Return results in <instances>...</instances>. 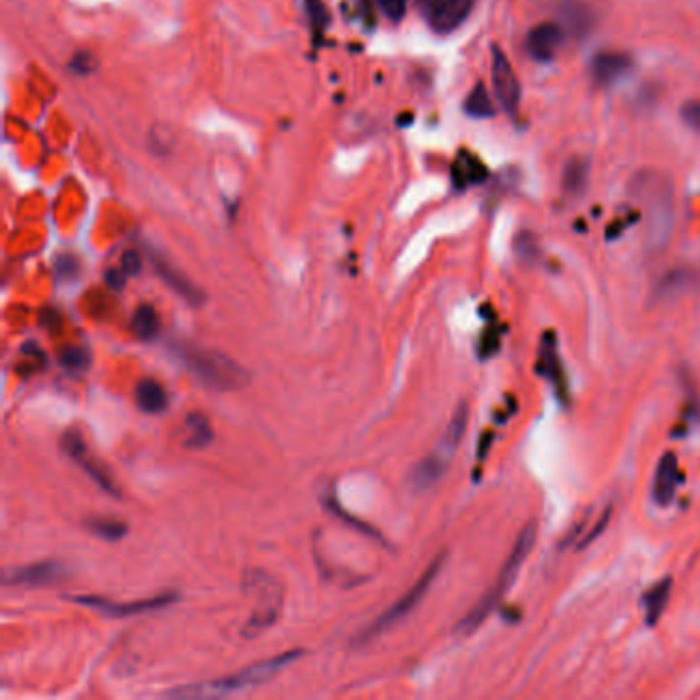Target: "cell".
Here are the masks:
<instances>
[{
	"label": "cell",
	"instance_id": "5bb4252c",
	"mask_svg": "<svg viewBox=\"0 0 700 700\" xmlns=\"http://www.w3.org/2000/svg\"><path fill=\"white\" fill-rule=\"evenodd\" d=\"M631 70L633 60L628 54L623 52H600L589 62V74H592L594 83L600 86L616 84L618 81H623Z\"/></svg>",
	"mask_w": 700,
	"mask_h": 700
},
{
	"label": "cell",
	"instance_id": "44dd1931",
	"mask_svg": "<svg viewBox=\"0 0 700 700\" xmlns=\"http://www.w3.org/2000/svg\"><path fill=\"white\" fill-rule=\"evenodd\" d=\"M587 181H589L587 159H584V156H573L563 169V181H561L563 190L567 192L571 198H577V195H581L587 190Z\"/></svg>",
	"mask_w": 700,
	"mask_h": 700
},
{
	"label": "cell",
	"instance_id": "83f0119b",
	"mask_svg": "<svg viewBox=\"0 0 700 700\" xmlns=\"http://www.w3.org/2000/svg\"><path fill=\"white\" fill-rule=\"evenodd\" d=\"M60 364L68 372H84L86 368L91 366V356L84 348H78V345H68L66 350H62L60 353Z\"/></svg>",
	"mask_w": 700,
	"mask_h": 700
},
{
	"label": "cell",
	"instance_id": "74e56055",
	"mask_svg": "<svg viewBox=\"0 0 700 700\" xmlns=\"http://www.w3.org/2000/svg\"><path fill=\"white\" fill-rule=\"evenodd\" d=\"M498 350H499V333L498 329H491V331H487L483 335L481 350H478V353H481V358H489L491 353H495Z\"/></svg>",
	"mask_w": 700,
	"mask_h": 700
},
{
	"label": "cell",
	"instance_id": "52a82bcc",
	"mask_svg": "<svg viewBox=\"0 0 700 700\" xmlns=\"http://www.w3.org/2000/svg\"><path fill=\"white\" fill-rule=\"evenodd\" d=\"M245 586L257 592V606L255 610L251 612L249 623L242 628V635L257 636L259 633H263L271 625H275V620H278L281 608V592L280 586L275 584L267 573L261 571H249L245 576Z\"/></svg>",
	"mask_w": 700,
	"mask_h": 700
},
{
	"label": "cell",
	"instance_id": "5b68a950",
	"mask_svg": "<svg viewBox=\"0 0 700 700\" xmlns=\"http://www.w3.org/2000/svg\"><path fill=\"white\" fill-rule=\"evenodd\" d=\"M467 426H468V407L467 403H460L456 407L452 419L448 423L444 436L439 438L434 452L428 454L426 458L413 468L411 485L415 491L431 489V487H434L439 478L446 475V470L450 467L454 454L462 442Z\"/></svg>",
	"mask_w": 700,
	"mask_h": 700
},
{
	"label": "cell",
	"instance_id": "ab89813d",
	"mask_svg": "<svg viewBox=\"0 0 700 700\" xmlns=\"http://www.w3.org/2000/svg\"><path fill=\"white\" fill-rule=\"evenodd\" d=\"M125 278H128V273L123 270H109L105 273V281L112 290H122L125 286Z\"/></svg>",
	"mask_w": 700,
	"mask_h": 700
},
{
	"label": "cell",
	"instance_id": "ffe728a7",
	"mask_svg": "<svg viewBox=\"0 0 700 700\" xmlns=\"http://www.w3.org/2000/svg\"><path fill=\"white\" fill-rule=\"evenodd\" d=\"M670 592H672V579L665 577L662 581H657L656 586L647 589L643 596V612H645V623L647 625H657V620L662 618L667 600H670Z\"/></svg>",
	"mask_w": 700,
	"mask_h": 700
},
{
	"label": "cell",
	"instance_id": "6da1fadb",
	"mask_svg": "<svg viewBox=\"0 0 700 700\" xmlns=\"http://www.w3.org/2000/svg\"><path fill=\"white\" fill-rule=\"evenodd\" d=\"M631 192L647 210V239L651 251H662L674 228V185L662 171L645 169L631 181Z\"/></svg>",
	"mask_w": 700,
	"mask_h": 700
},
{
	"label": "cell",
	"instance_id": "d6986e66",
	"mask_svg": "<svg viewBox=\"0 0 700 700\" xmlns=\"http://www.w3.org/2000/svg\"><path fill=\"white\" fill-rule=\"evenodd\" d=\"M487 179V167L481 163L478 156L473 153L462 151L456 156L454 167H452V181L458 190H467L470 185H478Z\"/></svg>",
	"mask_w": 700,
	"mask_h": 700
},
{
	"label": "cell",
	"instance_id": "ba28073f",
	"mask_svg": "<svg viewBox=\"0 0 700 700\" xmlns=\"http://www.w3.org/2000/svg\"><path fill=\"white\" fill-rule=\"evenodd\" d=\"M177 594H161L154 597H146V600H138V602H109L105 597H97V596H74L70 600L83 606H89V608L101 610L107 616H117V618H128L133 615H144V612H154L161 608H167V606L177 602Z\"/></svg>",
	"mask_w": 700,
	"mask_h": 700
},
{
	"label": "cell",
	"instance_id": "7402d4cb",
	"mask_svg": "<svg viewBox=\"0 0 700 700\" xmlns=\"http://www.w3.org/2000/svg\"><path fill=\"white\" fill-rule=\"evenodd\" d=\"M136 403L144 413H163L167 409V392H164L163 384H159L153 379L143 380L136 387Z\"/></svg>",
	"mask_w": 700,
	"mask_h": 700
},
{
	"label": "cell",
	"instance_id": "3957f363",
	"mask_svg": "<svg viewBox=\"0 0 700 700\" xmlns=\"http://www.w3.org/2000/svg\"><path fill=\"white\" fill-rule=\"evenodd\" d=\"M173 353L183 361V366L193 372L206 387L214 390H237L249 382L247 370L224 353L195 348L190 343H175Z\"/></svg>",
	"mask_w": 700,
	"mask_h": 700
},
{
	"label": "cell",
	"instance_id": "ac0fdd59",
	"mask_svg": "<svg viewBox=\"0 0 700 700\" xmlns=\"http://www.w3.org/2000/svg\"><path fill=\"white\" fill-rule=\"evenodd\" d=\"M698 286V273L690 267H675L667 271L656 286V298L667 301V298H678L690 292Z\"/></svg>",
	"mask_w": 700,
	"mask_h": 700
},
{
	"label": "cell",
	"instance_id": "836d02e7",
	"mask_svg": "<svg viewBox=\"0 0 700 700\" xmlns=\"http://www.w3.org/2000/svg\"><path fill=\"white\" fill-rule=\"evenodd\" d=\"M78 270H81V265H78V261L73 255H62L56 261V273H58V278H62V280L76 278Z\"/></svg>",
	"mask_w": 700,
	"mask_h": 700
},
{
	"label": "cell",
	"instance_id": "e0dca14e",
	"mask_svg": "<svg viewBox=\"0 0 700 700\" xmlns=\"http://www.w3.org/2000/svg\"><path fill=\"white\" fill-rule=\"evenodd\" d=\"M153 265L164 284H167L173 292L183 298L185 302H190L192 306H202L203 301H206V296H203L202 290L195 286L193 281L187 280L183 273L177 271L175 267H171L163 257H153Z\"/></svg>",
	"mask_w": 700,
	"mask_h": 700
},
{
	"label": "cell",
	"instance_id": "4fadbf2b",
	"mask_svg": "<svg viewBox=\"0 0 700 700\" xmlns=\"http://www.w3.org/2000/svg\"><path fill=\"white\" fill-rule=\"evenodd\" d=\"M66 576V567L58 561H44L25 565V567H17L5 573V584L6 586H50L54 581H60Z\"/></svg>",
	"mask_w": 700,
	"mask_h": 700
},
{
	"label": "cell",
	"instance_id": "9a60e30c",
	"mask_svg": "<svg viewBox=\"0 0 700 700\" xmlns=\"http://www.w3.org/2000/svg\"><path fill=\"white\" fill-rule=\"evenodd\" d=\"M558 17H561L565 34L576 39L587 37L597 23L596 9L589 3H584V0H565L561 11H558Z\"/></svg>",
	"mask_w": 700,
	"mask_h": 700
},
{
	"label": "cell",
	"instance_id": "30bf717a",
	"mask_svg": "<svg viewBox=\"0 0 700 700\" xmlns=\"http://www.w3.org/2000/svg\"><path fill=\"white\" fill-rule=\"evenodd\" d=\"M565 35L567 34H565L561 23H553V21L538 23L537 27H532L528 31V37H526V50H528L530 58L547 64V62H550L557 56L558 48H561L565 42Z\"/></svg>",
	"mask_w": 700,
	"mask_h": 700
},
{
	"label": "cell",
	"instance_id": "9c48e42d",
	"mask_svg": "<svg viewBox=\"0 0 700 700\" xmlns=\"http://www.w3.org/2000/svg\"><path fill=\"white\" fill-rule=\"evenodd\" d=\"M491 76H493V89L501 107L508 113L514 115L520 109L522 101V89L520 81L511 68V62L508 60L506 54L499 48H493V64H491Z\"/></svg>",
	"mask_w": 700,
	"mask_h": 700
},
{
	"label": "cell",
	"instance_id": "8fae6325",
	"mask_svg": "<svg viewBox=\"0 0 700 700\" xmlns=\"http://www.w3.org/2000/svg\"><path fill=\"white\" fill-rule=\"evenodd\" d=\"M538 370H540V374L547 376V380L550 382V387H553V392H555L558 403L561 405L569 403L567 376H565L563 361H561V358H558L557 343H555L553 335H547L545 341H542Z\"/></svg>",
	"mask_w": 700,
	"mask_h": 700
},
{
	"label": "cell",
	"instance_id": "603a6c76",
	"mask_svg": "<svg viewBox=\"0 0 700 700\" xmlns=\"http://www.w3.org/2000/svg\"><path fill=\"white\" fill-rule=\"evenodd\" d=\"M159 329H161V319L153 306L151 304L138 306L132 317V333L136 335L138 340L151 341L154 340L156 333H159Z\"/></svg>",
	"mask_w": 700,
	"mask_h": 700
},
{
	"label": "cell",
	"instance_id": "277c9868",
	"mask_svg": "<svg viewBox=\"0 0 700 700\" xmlns=\"http://www.w3.org/2000/svg\"><path fill=\"white\" fill-rule=\"evenodd\" d=\"M302 656V651H288L284 656L271 657L267 662H259L251 667H245L242 672H237L228 678L222 680H214L208 684H193L190 688H179L169 692V696H177V698H206V696H228V695H237V692H242L247 688H255L259 684H263L265 680L273 678L280 670H284L288 664L296 662L298 657Z\"/></svg>",
	"mask_w": 700,
	"mask_h": 700
},
{
	"label": "cell",
	"instance_id": "2e32d148",
	"mask_svg": "<svg viewBox=\"0 0 700 700\" xmlns=\"http://www.w3.org/2000/svg\"><path fill=\"white\" fill-rule=\"evenodd\" d=\"M475 0H442L434 11L428 15V21L436 34H452L473 13Z\"/></svg>",
	"mask_w": 700,
	"mask_h": 700
},
{
	"label": "cell",
	"instance_id": "7a4b0ae2",
	"mask_svg": "<svg viewBox=\"0 0 700 700\" xmlns=\"http://www.w3.org/2000/svg\"><path fill=\"white\" fill-rule=\"evenodd\" d=\"M534 542H537V524H528L520 534H518L516 545L511 548L508 561L501 567V573L498 576V579H495V584L489 587V592H487L481 600L477 602L475 608L460 620L458 626H456V631L467 636L470 633H475L477 628L489 618L491 612L498 608L503 597L508 596L511 586H514L518 573H520L524 561L528 558Z\"/></svg>",
	"mask_w": 700,
	"mask_h": 700
},
{
	"label": "cell",
	"instance_id": "d6a6232c",
	"mask_svg": "<svg viewBox=\"0 0 700 700\" xmlns=\"http://www.w3.org/2000/svg\"><path fill=\"white\" fill-rule=\"evenodd\" d=\"M680 115H682V120L686 122L688 128H692L695 132H700V101L692 99V101H688V104H684V107L680 109Z\"/></svg>",
	"mask_w": 700,
	"mask_h": 700
},
{
	"label": "cell",
	"instance_id": "484cf974",
	"mask_svg": "<svg viewBox=\"0 0 700 700\" xmlns=\"http://www.w3.org/2000/svg\"><path fill=\"white\" fill-rule=\"evenodd\" d=\"M74 460H76L78 464H81L84 473L89 475V477L93 478V481H95V483H97V485L101 487V489H104L105 493L113 495V498H117V495H120V491H117L115 483L112 481V477L107 475V470H105L104 467H101L99 462H95V460H89V456H86V452H84V454H81V456H78V458H74Z\"/></svg>",
	"mask_w": 700,
	"mask_h": 700
},
{
	"label": "cell",
	"instance_id": "8d00e7d4",
	"mask_svg": "<svg viewBox=\"0 0 700 700\" xmlns=\"http://www.w3.org/2000/svg\"><path fill=\"white\" fill-rule=\"evenodd\" d=\"M122 270L128 275H138L143 271V257L136 251H125L122 257Z\"/></svg>",
	"mask_w": 700,
	"mask_h": 700
},
{
	"label": "cell",
	"instance_id": "d4e9b609",
	"mask_svg": "<svg viewBox=\"0 0 700 700\" xmlns=\"http://www.w3.org/2000/svg\"><path fill=\"white\" fill-rule=\"evenodd\" d=\"M464 112H467L470 117H477V120H483V117H491L495 113L493 101L487 93L483 83H477L475 89L468 93L467 101H464Z\"/></svg>",
	"mask_w": 700,
	"mask_h": 700
},
{
	"label": "cell",
	"instance_id": "8992f818",
	"mask_svg": "<svg viewBox=\"0 0 700 700\" xmlns=\"http://www.w3.org/2000/svg\"><path fill=\"white\" fill-rule=\"evenodd\" d=\"M444 561H446V555L436 557L434 561H431L429 567L426 569V573H423V576L415 581V586H411V589H409L405 596H400L387 612H382V615L376 618L372 625H368L364 631L358 635V645H364L368 641L376 639V636H380L384 631H387V628L395 626L407 615H411V612L423 600V596L429 592V587L436 581V577L439 576V571H442V567H444Z\"/></svg>",
	"mask_w": 700,
	"mask_h": 700
},
{
	"label": "cell",
	"instance_id": "60d3db41",
	"mask_svg": "<svg viewBox=\"0 0 700 700\" xmlns=\"http://www.w3.org/2000/svg\"><path fill=\"white\" fill-rule=\"evenodd\" d=\"M415 3H417V6H419L423 13H426V17H428V15L434 11L436 6L442 3V0H415Z\"/></svg>",
	"mask_w": 700,
	"mask_h": 700
},
{
	"label": "cell",
	"instance_id": "4316f807",
	"mask_svg": "<svg viewBox=\"0 0 700 700\" xmlns=\"http://www.w3.org/2000/svg\"><path fill=\"white\" fill-rule=\"evenodd\" d=\"M86 528L95 534L97 538H104L109 542L122 540L125 534H128V524H123L120 520H91L86 524Z\"/></svg>",
	"mask_w": 700,
	"mask_h": 700
},
{
	"label": "cell",
	"instance_id": "1f68e13d",
	"mask_svg": "<svg viewBox=\"0 0 700 700\" xmlns=\"http://www.w3.org/2000/svg\"><path fill=\"white\" fill-rule=\"evenodd\" d=\"M376 5L390 21H400L407 13V0H376Z\"/></svg>",
	"mask_w": 700,
	"mask_h": 700
},
{
	"label": "cell",
	"instance_id": "e575fe53",
	"mask_svg": "<svg viewBox=\"0 0 700 700\" xmlns=\"http://www.w3.org/2000/svg\"><path fill=\"white\" fill-rule=\"evenodd\" d=\"M516 249H518V255L522 259H537L538 255L537 241H534V237L528 232H522L520 237L516 239Z\"/></svg>",
	"mask_w": 700,
	"mask_h": 700
},
{
	"label": "cell",
	"instance_id": "4dcf8cb0",
	"mask_svg": "<svg viewBox=\"0 0 700 700\" xmlns=\"http://www.w3.org/2000/svg\"><path fill=\"white\" fill-rule=\"evenodd\" d=\"M62 450H64L73 460L78 458V456L86 452L83 436L76 434V431H66V434L62 436Z\"/></svg>",
	"mask_w": 700,
	"mask_h": 700
},
{
	"label": "cell",
	"instance_id": "f1b7e54d",
	"mask_svg": "<svg viewBox=\"0 0 700 700\" xmlns=\"http://www.w3.org/2000/svg\"><path fill=\"white\" fill-rule=\"evenodd\" d=\"M322 501H325V508H327L329 511H333V514H335L337 518H341L343 522H348V524L353 526V528H356V530H361L364 534H368V537H372V538H376V540L384 542L382 537H380V532H376V530L372 528V526H368V524H364V522L356 520V518H353V516H350L348 511H345V509L340 506V503H337L335 498H325Z\"/></svg>",
	"mask_w": 700,
	"mask_h": 700
},
{
	"label": "cell",
	"instance_id": "f546056e",
	"mask_svg": "<svg viewBox=\"0 0 700 700\" xmlns=\"http://www.w3.org/2000/svg\"><path fill=\"white\" fill-rule=\"evenodd\" d=\"M306 15H309L314 35H320L329 25V11L322 0H306Z\"/></svg>",
	"mask_w": 700,
	"mask_h": 700
},
{
	"label": "cell",
	"instance_id": "cb8c5ba5",
	"mask_svg": "<svg viewBox=\"0 0 700 700\" xmlns=\"http://www.w3.org/2000/svg\"><path fill=\"white\" fill-rule=\"evenodd\" d=\"M185 421H187V429H190V434L185 438L187 448H192V450H200V448H206L212 439H214V431H212V426L206 415L190 413Z\"/></svg>",
	"mask_w": 700,
	"mask_h": 700
},
{
	"label": "cell",
	"instance_id": "f35d334b",
	"mask_svg": "<svg viewBox=\"0 0 700 700\" xmlns=\"http://www.w3.org/2000/svg\"><path fill=\"white\" fill-rule=\"evenodd\" d=\"M610 514H612V509H606V511H604V516L600 518V520L596 522V526L592 528V532L587 534V538H584V540L579 542V548H586L587 545H592V542H594L597 537H600V534L604 532L606 526H608V522H610Z\"/></svg>",
	"mask_w": 700,
	"mask_h": 700
},
{
	"label": "cell",
	"instance_id": "7c38bea8",
	"mask_svg": "<svg viewBox=\"0 0 700 700\" xmlns=\"http://www.w3.org/2000/svg\"><path fill=\"white\" fill-rule=\"evenodd\" d=\"M680 485V464L678 458H675L674 452H665L662 458H659V464L656 468V475H653V483H651V499L657 503V506L667 508L675 498V491H678Z\"/></svg>",
	"mask_w": 700,
	"mask_h": 700
},
{
	"label": "cell",
	"instance_id": "d590c367",
	"mask_svg": "<svg viewBox=\"0 0 700 700\" xmlns=\"http://www.w3.org/2000/svg\"><path fill=\"white\" fill-rule=\"evenodd\" d=\"M70 70H73V73H76V74H89L91 70H95V60H93L91 54L81 52V54H76L73 62H70Z\"/></svg>",
	"mask_w": 700,
	"mask_h": 700
}]
</instances>
